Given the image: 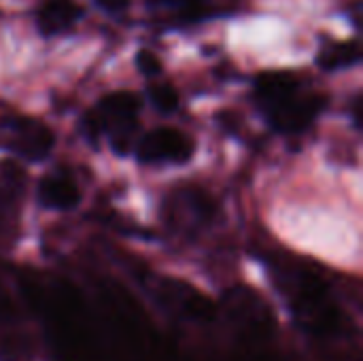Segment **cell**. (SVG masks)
I'll list each match as a JSON object with an SVG mask.
<instances>
[{"label":"cell","instance_id":"obj_1","mask_svg":"<svg viewBox=\"0 0 363 361\" xmlns=\"http://www.w3.org/2000/svg\"><path fill=\"white\" fill-rule=\"evenodd\" d=\"M268 272L296 328L311 345L321 353H336L338 361H347L342 351L349 347L359 351V328L323 272L298 257L283 255L268 262Z\"/></svg>","mask_w":363,"mask_h":361},{"label":"cell","instance_id":"obj_2","mask_svg":"<svg viewBox=\"0 0 363 361\" xmlns=\"http://www.w3.org/2000/svg\"><path fill=\"white\" fill-rule=\"evenodd\" d=\"M223 361H285L270 306L249 287H232L219 309Z\"/></svg>","mask_w":363,"mask_h":361},{"label":"cell","instance_id":"obj_3","mask_svg":"<svg viewBox=\"0 0 363 361\" xmlns=\"http://www.w3.org/2000/svg\"><path fill=\"white\" fill-rule=\"evenodd\" d=\"M140 98L132 91H113L104 96L98 106L91 111L100 134H106L113 149L117 153H128L134 145L138 132V115H140Z\"/></svg>","mask_w":363,"mask_h":361},{"label":"cell","instance_id":"obj_4","mask_svg":"<svg viewBox=\"0 0 363 361\" xmlns=\"http://www.w3.org/2000/svg\"><path fill=\"white\" fill-rule=\"evenodd\" d=\"M162 215L170 230L194 236L215 221L217 204L200 187H179L164 200Z\"/></svg>","mask_w":363,"mask_h":361},{"label":"cell","instance_id":"obj_5","mask_svg":"<svg viewBox=\"0 0 363 361\" xmlns=\"http://www.w3.org/2000/svg\"><path fill=\"white\" fill-rule=\"evenodd\" d=\"M21 294V291H19ZM0 361H34V345L21 302L0 279Z\"/></svg>","mask_w":363,"mask_h":361},{"label":"cell","instance_id":"obj_6","mask_svg":"<svg viewBox=\"0 0 363 361\" xmlns=\"http://www.w3.org/2000/svg\"><path fill=\"white\" fill-rule=\"evenodd\" d=\"M53 143V132L43 121L32 117L6 119L0 126V145L30 162L45 160L51 153Z\"/></svg>","mask_w":363,"mask_h":361},{"label":"cell","instance_id":"obj_7","mask_svg":"<svg viewBox=\"0 0 363 361\" xmlns=\"http://www.w3.org/2000/svg\"><path fill=\"white\" fill-rule=\"evenodd\" d=\"M328 98L323 94H302L296 91L285 102L266 111L268 123L283 134H300L308 130L315 119L323 113Z\"/></svg>","mask_w":363,"mask_h":361},{"label":"cell","instance_id":"obj_8","mask_svg":"<svg viewBox=\"0 0 363 361\" xmlns=\"http://www.w3.org/2000/svg\"><path fill=\"white\" fill-rule=\"evenodd\" d=\"M143 164H185L194 155V140L174 128H157L145 134L136 145Z\"/></svg>","mask_w":363,"mask_h":361},{"label":"cell","instance_id":"obj_9","mask_svg":"<svg viewBox=\"0 0 363 361\" xmlns=\"http://www.w3.org/2000/svg\"><path fill=\"white\" fill-rule=\"evenodd\" d=\"M296 91H300V81L296 79V74L285 72V70L262 72L255 79V85H253L255 102H257L262 113H266V111L274 109L277 104L285 102Z\"/></svg>","mask_w":363,"mask_h":361},{"label":"cell","instance_id":"obj_10","mask_svg":"<svg viewBox=\"0 0 363 361\" xmlns=\"http://www.w3.org/2000/svg\"><path fill=\"white\" fill-rule=\"evenodd\" d=\"M81 17V6L74 0H43L36 23L45 36H57L74 28Z\"/></svg>","mask_w":363,"mask_h":361},{"label":"cell","instance_id":"obj_11","mask_svg":"<svg viewBox=\"0 0 363 361\" xmlns=\"http://www.w3.org/2000/svg\"><path fill=\"white\" fill-rule=\"evenodd\" d=\"M23 189V174L15 164H4L0 170V236L17 221V202Z\"/></svg>","mask_w":363,"mask_h":361},{"label":"cell","instance_id":"obj_12","mask_svg":"<svg viewBox=\"0 0 363 361\" xmlns=\"http://www.w3.org/2000/svg\"><path fill=\"white\" fill-rule=\"evenodd\" d=\"M38 200L47 209L70 211L81 202V189L68 174H49L38 185Z\"/></svg>","mask_w":363,"mask_h":361},{"label":"cell","instance_id":"obj_13","mask_svg":"<svg viewBox=\"0 0 363 361\" xmlns=\"http://www.w3.org/2000/svg\"><path fill=\"white\" fill-rule=\"evenodd\" d=\"M362 60V45L359 40H342V43H328L319 51V66L323 70H338V68H349Z\"/></svg>","mask_w":363,"mask_h":361},{"label":"cell","instance_id":"obj_14","mask_svg":"<svg viewBox=\"0 0 363 361\" xmlns=\"http://www.w3.org/2000/svg\"><path fill=\"white\" fill-rule=\"evenodd\" d=\"M149 98L160 113H174L179 109V94L170 83H160L149 89Z\"/></svg>","mask_w":363,"mask_h":361},{"label":"cell","instance_id":"obj_15","mask_svg":"<svg viewBox=\"0 0 363 361\" xmlns=\"http://www.w3.org/2000/svg\"><path fill=\"white\" fill-rule=\"evenodd\" d=\"M136 66L145 77H160L162 74V62L147 49H140L136 53Z\"/></svg>","mask_w":363,"mask_h":361},{"label":"cell","instance_id":"obj_16","mask_svg":"<svg viewBox=\"0 0 363 361\" xmlns=\"http://www.w3.org/2000/svg\"><path fill=\"white\" fill-rule=\"evenodd\" d=\"M151 6H177V9H183V11H191L196 6H200L204 0H147Z\"/></svg>","mask_w":363,"mask_h":361},{"label":"cell","instance_id":"obj_17","mask_svg":"<svg viewBox=\"0 0 363 361\" xmlns=\"http://www.w3.org/2000/svg\"><path fill=\"white\" fill-rule=\"evenodd\" d=\"M96 4L108 13H121L130 6V0H96Z\"/></svg>","mask_w":363,"mask_h":361},{"label":"cell","instance_id":"obj_18","mask_svg":"<svg viewBox=\"0 0 363 361\" xmlns=\"http://www.w3.org/2000/svg\"><path fill=\"white\" fill-rule=\"evenodd\" d=\"M362 121H363V104H362V96H357V98H355V102H353V123H355L357 128H362Z\"/></svg>","mask_w":363,"mask_h":361}]
</instances>
